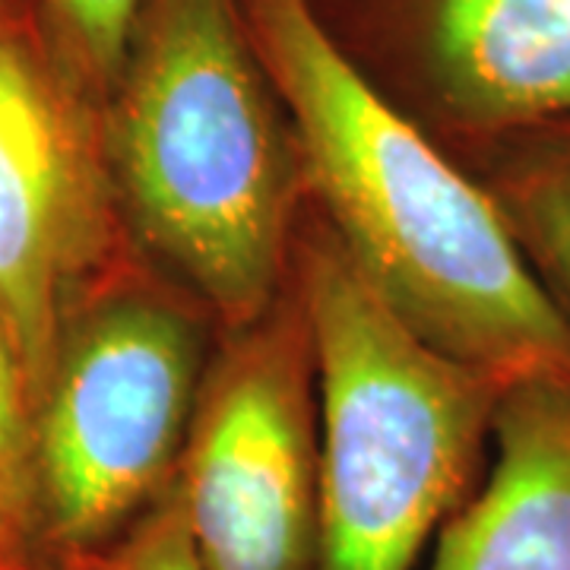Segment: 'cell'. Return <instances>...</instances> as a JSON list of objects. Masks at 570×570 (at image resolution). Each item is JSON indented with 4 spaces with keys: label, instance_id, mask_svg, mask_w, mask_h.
I'll list each match as a JSON object with an SVG mask.
<instances>
[{
    "label": "cell",
    "instance_id": "1",
    "mask_svg": "<svg viewBox=\"0 0 570 570\" xmlns=\"http://www.w3.org/2000/svg\"><path fill=\"white\" fill-rule=\"evenodd\" d=\"M336 242L419 336L501 381L570 384V321L489 187L390 102L311 0H242Z\"/></svg>",
    "mask_w": 570,
    "mask_h": 570
},
{
    "label": "cell",
    "instance_id": "2",
    "mask_svg": "<svg viewBox=\"0 0 570 570\" xmlns=\"http://www.w3.org/2000/svg\"><path fill=\"white\" fill-rule=\"evenodd\" d=\"M242 0H142L105 99L124 225L235 326L273 305L292 159Z\"/></svg>",
    "mask_w": 570,
    "mask_h": 570
},
{
    "label": "cell",
    "instance_id": "3",
    "mask_svg": "<svg viewBox=\"0 0 570 570\" xmlns=\"http://www.w3.org/2000/svg\"><path fill=\"white\" fill-rule=\"evenodd\" d=\"M321 377L317 570H412L469 498L504 384L419 336L336 238L305 266Z\"/></svg>",
    "mask_w": 570,
    "mask_h": 570
},
{
    "label": "cell",
    "instance_id": "4",
    "mask_svg": "<svg viewBox=\"0 0 570 570\" xmlns=\"http://www.w3.org/2000/svg\"><path fill=\"white\" fill-rule=\"evenodd\" d=\"M200 336L121 273L73 314L36 403L39 542L80 570L163 501L200 400Z\"/></svg>",
    "mask_w": 570,
    "mask_h": 570
},
{
    "label": "cell",
    "instance_id": "5",
    "mask_svg": "<svg viewBox=\"0 0 570 570\" xmlns=\"http://www.w3.org/2000/svg\"><path fill=\"white\" fill-rule=\"evenodd\" d=\"M102 105L70 77L32 0L0 3V326L32 406L73 314L121 269Z\"/></svg>",
    "mask_w": 570,
    "mask_h": 570
},
{
    "label": "cell",
    "instance_id": "6",
    "mask_svg": "<svg viewBox=\"0 0 570 570\" xmlns=\"http://www.w3.org/2000/svg\"><path fill=\"white\" fill-rule=\"evenodd\" d=\"M307 324L247 333L209 374L171 482L204 570H317L321 444Z\"/></svg>",
    "mask_w": 570,
    "mask_h": 570
},
{
    "label": "cell",
    "instance_id": "7",
    "mask_svg": "<svg viewBox=\"0 0 570 570\" xmlns=\"http://www.w3.org/2000/svg\"><path fill=\"white\" fill-rule=\"evenodd\" d=\"M340 45L358 39L482 137L570 118V0H311Z\"/></svg>",
    "mask_w": 570,
    "mask_h": 570
},
{
    "label": "cell",
    "instance_id": "8",
    "mask_svg": "<svg viewBox=\"0 0 570 570\" xmlns=\"http://www.w3.org/2000/svg\"><path fill=\"white\" fill-rule=\"evenodd\" d=\"M485 489L441 527L431 570H570V384L501 393Z\"/></svg>",
    "mask_w": 570,
    "mask_h": 570
},
{
    "label": "cell",
    "instance_id": "9",
    "mask_svg": "<svg viewBox=\"0 0 570 570\" xmlns=\"http://www.w3.org/2000/svg\"><path fill=\"white\" fill-rule=\"evenodd\" d=\"M508 137L517 142L494 168L489 194L570 321V118Z\"/></svg>",
    "mask_w": 570,
    "mask_h": 570
},
{
    "label": "cell",
    "instance_id": "10",
    "mask_svg": "<svg viewBox=\"0 0 570 570\" xmlns=\"http://www.w3.org/2000/svg\"><path fill=\"white\" fill-rule=\"evenodd\" d=\"M0 570H55L39 542L36 406L0 326Z\"/></svg>",
    "mask_w": 570,
    "mask_h": 570
},
{
    "label": "cell",
    "instance_id": "11",
    "mask_svg": "<svg viewBox=\"0 0 570 570\" xmlns=\"http://www.w3.org/2000/svg\"><path fill=\"white\" fill-rule=\"evenodd\" d=\"M70 77L105 108L121 73L142 0H32Z\"/></svg>",
    "mask_w": 570,
    "mask_h": 570
},
{
    "label": "cell",
    "instance_id": "12",
    "mask_svg": "<svg viewBox=\"0 0 570 570\" xmlns=\"http://www.w3.org/2000/svg\"><path fill=\"white\" fill-rule=\"evenodd\" d=\"M80 570H204L190 549L181 510L168 489L163 501L146 510L121 539Z\"/></svg>",
    "mask_w": 570,
    "mask_h": 570
},
{
    "label": "cell",
    "instance_id": "13",
    "mask_svg": "<svg viewBox=\"0 0 570 570\" xmlns=\"http://www.w3.org/2000/svg\"><path fill=\"white\" fill-rule=\"evenodd\" d=\"M0 3H3V0H0Z\"/></svg>",
    "mask_w": 570,
    "mask_h": 570
}]
</instances>
